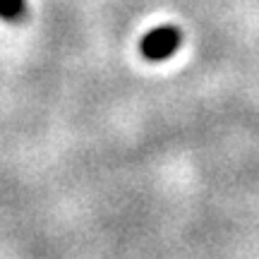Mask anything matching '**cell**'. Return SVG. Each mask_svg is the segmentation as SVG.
<instances>
[{
	"label": "cell",
	"instance_id": "6da1fadb",
	"mask_svg": "<svg viewBox=\"0 0 259 259\" xmlns=\"http://www.w3.org/2000/svg\"><path fill=\"white\" fill-rule=\"evenodd\" d=\"M183 44V34L180 29L173 27V24H161V27L151 29L147 36L142 38L139 44V51L142 56L151 60V63H163L170 56H176L178 48Z\"/></svg>",
	"mask_w": 259,
	"mask_h": 259
},
{
	"label": "cell",
	"instance_id": "7a4b0ae2",
	"mask_svg": "<svg viewBox=\"0 0 259 259\" xmlns=\"http://www.w3.org/2000/svg\"><path fill=\"white\" fill-rule=\"evenodd\" d=\"M0 19L5 22H24L27 19V0H0Z\"/></svg>",
	"mask_w": 259,
	"mask_h": 259
}]
</instances>
